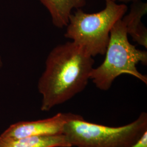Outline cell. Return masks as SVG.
Returning a JSON list of instances; mask_svg holds the SVG:
<instances>
[{"instance_id":"1","label":"cell","mask_w":147,"mask_h":147,"mask_svg":"<svg viewBox=\"0 0 147 147\" xmlns=\"http://www.w3.org/2000/svg\"><path fill=\"white\" fill-rule=\"evenodd\" d=\"M94 60L73 42L59 44L47 56L38 88L42 95L40 109L49 111L82 92L88 83Z\"/></svg>"},{"instance_id":"2","label":"cell","mask_w":147,"mask_h":147,"mask_svg":"<svg viewBox=\"0 0 147 147\" xmlns=\"http://www.w3.org/2000/svg\"><path fill=\"white\" fill-rule=\"evenodd\" d=\"M126 26L122 18L112 27L105 53V59L96 68H93L90 76L98 89H110L118 76L128 74L147 84V77L137 69L139 63L147 65V51H142L129 42Z\"/></svg>"},{"instance_id":"3","label":"cell","mask_w":147,"mask_h":147,"mask_svg":"<svg viewBox=\"0 0 147 147\" xmlns=\"http://www.w3.org/2000/svg\"><path fill=\"white\" fill-rule=\"evenodd\" d=\"M127 11L126 5L111 0H105V8L97 13H86L82 8L77 9L69 16L64 37L83 47L93 57L104 55L112 27Z\"/></svg>"},{"instance_id":"4","label":"cell","mask_w":147,"mask_h":147,"mask_svg":"<svg viewBox=\"0 0 147 147\" xmlns=\"http://www.w3.org/2000/svg\"><path fill=\"white\" fill-rule=\"evenodd\" d=\"M147 131V113L143 112L135 121L118 127L92 123L82 117L68 121L63 135L71 147H130Z\"/></svg>"},{"instance_id":"5","label":"cell","mask_w":147,"mask_h":147,"mask_svg":"<svg viewBox=\"0 0 147 147\" xmlns=\"http://www.w3.org/2000/svg\"><path fill=\"white\" fill-rule=\"evenodd\" d=\"M81 117L82 116L71 112H61L44 119L19 121L9 126L0 135V138H20L62 135L64 125L68 121Z\"/></svg>"},{"instance_id":"6","label":"cell","mask_w":147,"mask_h":147,"mask_svg":"<svg viewBox=\"0 0 147 147\" xmlns=\"http://www.w3.org/2000/svg\"><path fill=\"white\" fill-rule=\"evenodd\" d=\"M147 3L140 0L134 2L130 12L125 15L124 21L127 34L139 45L147 48V29L142 23V17L147 14Z\"/></svg>"},{"instance_id":"7","label":"cell","mask_w":147,"mask_h":147,"mask_svg":"<svg viewBox=\"0 0 147 147\" xmlns=\"http://www.w3.org/2000/svg\"><path fill=\"white\" fill-rule=\"evenodd\" d=\"M49 11L53 24L58 28L68 25L69 16L74 9L82 8L86 0H39Z\"/></svg>"},{"instance_id":"8","label":"cell","mask_w":147,"mask_h":147,"mask_svg":"<svg viewBox=\"0 0 147 147\" xmlns=\"http://www.w3.org/2000/svg\"><path fill=\"white\" fill-rule=\"evenodd\" d=\"M0 147H71L63 135L1 138Z\"/></svg>"},{"instance_id":"9","label":"cell","mask_w":147,"mask_h":147,"mask_svg":"<svg viewBox=\"0 0 147 147\" xmlns=\"http://www.w3.org/2000/svg\"><path fill=\"white\" fill-rule=\"evenodd\" d=\"M130 147H147V131Z\"/></svg>"},{"instance_id":"10","label":"cell","mask_w":147,"mask_h":147,"mask_svg":"<svg viewBox=\"0 0 147 147\" xmlns=\"http://www.w3.org/2000/svg\"><path fill=\"white\" fill-rule=\"evenodd\" d=\"M113 2H116V1H120L121 2H124V3H127V2H135V1H137L139 0H111Z\"/></svg>"}]
</instances>
